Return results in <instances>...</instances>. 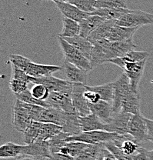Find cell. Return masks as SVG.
<instances>
[{"label":"cell","mask_w":153,"mask_h":160,"mask_svg":"<svg viewBox=\"0 0 153 160\" xmlns=\"http://www.w3.org/2000/svg\"><path fill=\"white\" fill-rule=\"evenodd\" d=\"M9 60L13 66L22 70L28 75L34 78L50 76L53 73L61 70L62 68L53 65H43L34 63L21 55H12Z\"/></svg>","instance_id":"6da1fadb"},{"label":"cell","mask_w":153,"mask_h":160,"mask_svg":"<svg viewBox=\"0 0 153 160\" xmlns=\"http://www.w3.org/2000/svg\"><path fill=\"white\" fill-rule=\"evenodd\" d=\"M147 59L140 62H127L124 61L120 57L109 60L108 62L112 63L121 68L125 74L130 80L131 87L133 89L138 90L139 83L142 77Z\"/></svg>","instance_id":"7a4b0ae2"},{"label":"cell","mask_w":153,"mask_h":160,"mask_svg":"<svg viewBox=\"0 0 153 160\" xmlns=\"http://www.w3.org/2000/svg\"><path fill=\"white\" fill-rule=\"evenodd\" d=\"M58 41H59L62 51L64 54L65 60L88 72L92 69L90 61L86 59L79 50L72 46L70 43L68 42L64 38H62L59 35L58 36Z\"/></svg>","instance_id":"3957f363"},{"label":"cell","mask_w":153,"mask_h":160,"mask_svg":"<svg viewBox=\"0 0 153 160\" xmlns=\"http://www.w3.org/2000/svg\"><path fill=\"white\" fill-rule=\"evenodd\" d=\"M120 136L116 132H109L102 130H96V131L82 132L77 136H69L66 139V142H82L86 144H102L107 142L114 141Z\"/></svg>","instance_id":"277c9868"},{"label":"cell","mask_w":153,"mask_h":160,"mask_svg":"<svg viewBox=\"0 0 153 160\" xmlns=\"http://www.w3.org/2000/svg\"><path fill=\"white\" fill-rule=\"evenodd\" d=\"M102 44L106 62L110 59L122 57L137 48L132 39L123 42H110L107 39H102Z\"/></svg>","instance_id":"5b68a950"},{"label":"cell","mask_w":153,"mask_h":160,"mask_svg":"<svg viewBox=\"0 0 153 160\" xmlns=\"http://www.w3.org/2000/svg\"><path fill=\"white\" fill-rule=\"evenodd\" d=\"M153 24V15L142 10H131L116 21V25L130 28Z\"/></svg>","instance_id":"8992f818"},{"label":"cell","mask_w":153,"mask_h":160,"mask_svg":"<svg viewBox=\"0 0 153 160\" xmlns=\"http://www.w3.org/2000/svg\"><path fill=\"white\" fill-rule=\"evenodd\" d=\"M128 134L137 142L139 144H142L148 142V128L146 117L142 113L132 115L128 129Z\"/></svg>","instance_id":"52a82bcc"},{"label":"cell","mask_w":153,"mask_h":160,"mask_svg":"<svg viewBox=\"0 0 153 160\" xmlns=\"http://www.w3.org/2000/svg\"><path fill=\"white\" fill-rule=\"evenodd\" d=\"M113 87H114V98L112 103L113 111L115 113L120 112L123 100L131 89L130 80L123 72L116 81L113 82Z\"/></svg>","instance_id":"ba28073f"},{"label":"cell","mask_w":153,"mask_h":160,"mask_svg":"<svg viewBox=\"0 0 153 160\" xmlns=\"http://www.w3.org/2000/svg\"><path fill=\"white\" fill-rule=\"evenodd\" d=\"M33 122L22 102L16 99L12 111V126L15 129L23 133Z\"/></svg>","instance_id":"9c48e42d"},{"label":"cell","mask_w":153,"mask_h":160,"mask_svg":"<svg viewBox=\"0 0 153 160\" xmlns=\"http://www.w3.org/2000/svg\"><path fill=\"white\" fill-rule=\"evenodd\" d=\"M87 90L86 85L82 83H73L72 92V100L75 109L79 116H86L91 114L89 103L84 96L85 92Z\"/></svg>","instance_id":"30bf717a"},{"label":"cell","mask_w":153,"mask_h":160,"mask_svg":"<svg viewBox=\"0 0 153 160\" xmlns=\"http://www.w3.org/2000/svg\"><path fill=\"white\" fill-rule=\"evenodd\" d=\"M32 84H42L49 90L50 92H64L72 95L73 89V83L68 80L60 79L52 76L33 78Z\"/></svg>","instance_id":"8fae6325"},{"label":"cell","mask_w":153,"mask_h":160,"mask_svg":"<svg viewBox=\"0 0 153 160\" xmlns=\"http://www.w3.org/2000/svg\"><path fill=\"white\" fill-rule=\"evenodd\" d=\"M46 102L50 105L51 107L61 109L69 113L77 112L72 104V95L70 94L52 92H50Z\"/></svg>","instance_id":"7c38bea8"},{"label":"cell","mask_w":153,"mask_h":160,"mask_svg":"<svg viewBox=\"0 0 153 160\" xmlns=\"http://www.w3.org/2000/svg\"><path fill=\"white\" fill-rule=\"evenodd\" d=\"M132 114L126 112L115 113L112 121L107 124L108 132H116L119 135L128 134L129 121H130Z\"/></svg>","instance_id":"4fadbf2b"},{"label":"cell","mask_w":153,"mask_h":160,"mask_svg":"<svg viewBox=\"0 0 153 160\" xmlns=\"http://www.w3.org/2000/svg\"><path fill=\"white\" fill-rule=\"evenodd\" d=\"M31 156L36 158H49L52 154L48 141H37L29 145H24L21 156Z\"/></svg>","instance_id":"5bb4252c"},{"label":"cell","mask_w":153,"mask_h":160,"mask_svg":"<svg viewBox=\"0 0 153 160\" xmlns=\"http://www.w3.org/2000/svg\"><path fill=\"white\" fill-rule=\"evenodd\" d=\"M62 69L68 81L72 83H82L86 85L88 79V71L75 66L72 63L65 60Z\"/></svg>","instance_id":"9a60e30c"},{"label":"cell","mask_w":153,"mask_h":160,"mask_svg":"<svg viewBox=\"0 0 153 160\" xmlns=\"http://www.w3.org/2000/svg\"><path fill=\"white\" fill-rule=\"evenodd\" d=\"M68 116H69V112H66L61 109L53 107L45 108L39 122L53 123L62 128L63 126L66 124Z\"/></svg>","instance_id":"2e32d148"},{"label":"cell","mask_w":153,"mask_h":160,"mask_svg":"<svg viewBox=\"0 0 153 160\" xmlns=\"http://www.w3.org/2000/svg\"><path fill=\"white\" fill-rule=\"evenodd\" d=\"M91 112L96 115L104 123L109 124L112 121L115 112L113 111L112 105L104 100H99L97 103H89Z\"/></svg>","instance_id":"e0dca14e"},{"label":"cell","mask_w":153,"mask_h":160,"mask_svg":"<svg viewBox=\"0 0 153 160\" xmlns=\"http://www.w3.org/2000/svg\"><path fill=\"white\" fill-rule=\"evenodd\" d=\"M121 112L136 115L141 113L140 111V96L138 90L131 87L129 93L126 95L122 103Z\"/></svg>","instance_id":"ac0fdd59"},{"label":"cell","mask_w":153,"mask_h":160,"mask_svg":"<svg viewBox=\"0 0 153 160\" xmlns=\"http://www.w3.org/2000/svg\"><path fill=\"white\" fill-rule=\"evenodd\" d=\"M56 6L59 11L61 12L62 14L63 15L64 17L69 18L75 21L80 22L83 19L87 18L88 16L90 15V13L85 12L79 9V8L76 7L74 5L71 4L69 2H56Z\"/></svg>","instance_id":"d6986e66"},{"label":"cell","mask_w":153,"mask_h":160,"mask_svg":"<svg viewBox=\"0 0 153 160\" xmlns=\"http://www.w3.org/2000/svg\"><path fill=\"white\" fill-rule=\"evenodd\" d=\"M79 122L82 132L96 131V130L108 132L107 124L103 122L102 120L93 113L82 117L79 116Z\"/></svg>","instance_id":"ffe728a7"},{"label":"cell","mask_w":153,"mask_h":160,"mask_svg":"<svg viewBox=\"0 0 153 160\" xmlns=\"http://www.w3.org/2000/svg\"><path fill=\"white\" fill-rule=\"evenodd\" d=\"M139 28H130L115 25L111 29L107 39L110 42H123L132 39Z\"/></svg>","instance_id":"44dd1931"},{"label":"cell","mask_w":153,"mask_h":160,"mask_svg":"<svg viewBox=\"0 0 153 160\" xmlns=\"http://www.w3.org/2000/svg\"><path fill=\"white\" fill-rule=\"evenodd\" d=\"M106 20H107L102 16H96V15H89L87 18L83 19L79 22L81 31L80 36L82 37L88 38L89 35L96 30Z\"/></svg>","instance_id":"7402d4cb"},{"label":"cell","mask_w":153,"mask_h":160,"mask_svg":"<svg viewBox=\"0 0 153 160\" xmlns=\"http://www.w3.org/2000/svg\"><path fill=\"white\" fill-rule=\"evenodd\" d=\"M63 38V37H62ZM72 46L76 48L81 53L90 61L93 49L92 43L88 39V38L82 37L81 36H76L72 38H64Z\"/></svg>","instance_id":"603a6c76"},{"label":"cell","mask_w":153,"mask_h":160,"mask_svg":"<svg viewBox=\"0 0 153 160\" xmlns=\"http://www.w3.org/2000/svg\"><path fill=\"white\" fill-rule=\"evenodd\" d=\"M116 19H107L102 22L99 27L96 30L92 32L89 36L88 37V39L93 44H95L97 42L100 40L107 39L111 29H112L113 26L116 24Z\"/></svg>","instance_id":"cb8c5ba5"},{"label":"cell","mask_w":153,"mask_h":160,"mask_svg":"<svg viewBox=\"0 0 153 160\" xmlns=\"http://www.w3.org/2000/svg\"><path fill=\"white\" fill-rule=\"evenodd\" d=\"M62 132V128L58 125L41 122L39 138L37 141H49Z\"/></svg>","instance_id":"d4e9b609"},{"label":"cell","mask_w":153,"mask_h":160,"mask_svg":"<svg viewBox=\"0 0 153 160\" xmlns=\"http://www.w3.org/2000/svg\"><path fill=\"white\" fill-rule=\"evenodd\" d=\"M63 28L59 36L63 38H72L80 36V25L79 22L69 18L63 16L62 18Z\"/></svg>","instance_id":"484cf974"},{"label":"cell","mask_w":153,"mask_h":160,"mask_svg":"<svg viewBox=\"0 0 153 160\" xmlns=\"http://www.w3.org/2000/svg\"><path fill=\"white\" fill-rule=\"evenodd\" d=\"M88 90L97 92L100 96L101 100L108 102L112 104L114 98V87L113 82H109L106 84L101 85V86H86Z\"/></svg>","instance_id":"4316f807"},{"label":"cell","mask_w":153,"mask_h":160,"mask_svg":"<svg viewBox=\"0 0 153 160\" xmlns=\"http://www.w3.org/2000/svg\"><path fill=\"white\" fill-rule=\"evenodd\" d=\"M22 145H18L9 142L0 147V157L2 159L19 157L22 154Z\"/></svg>","instance_id":"83f0119b"},{"label":"cell","mask_w":153,"mask_h":160,"mask_svg":"<svg viewBox=\"0 0 153 160\" xmlns=\"http://www.w3.org/2000/svg\"><path fill=\"white\" fill-rule=\"evenodd\" d=\"M130 11V9L124 8H114V9H96L91 15L102 16L106 19H119L126 13Z\"/></svg>","instance_id":"f1b7e54d"},{"label":"cell","mask_w":153,"mask_h":160,"mask_svg":"<svg viewBox=\"0 0 153 160\" xmlns=\"http://www.w3.org/2000/svg\"><path fill=\"white\" fill-rule=\"evenodd\" d=\"M104 144H89L75 160H97Z\"/></svg>","instance_id":"f546056e"},{"label":"cell","mask_w":153,"mask_h":160,"mask_svg":"<svg viewBox=\"0 0 153 160\" xmlns=\"http://www.w3.org/2000/svg\"><path fill=\"white\" fill-rule=\"evenodd\" d=\"M88 145L89 144L82 142H66L65 146L61 149L60 152L63 153V154L69 155V156H72L73 158H76L82 152L85 148L87 147Z\"/></svg>","instance_id":"4dcf8cb0"},{"label":"cell","mask_w":153,"mask_h":160,"mask_svg":"<svg viewBox=\"0 0 153 160\" xmlns=\"http://www.w3.org/2000/svg\"><path fill=\"white\" fill-rule=\"evenodd\" d=\"M41 122H33L22 133L23 140L26 145H29L36 142L38 140L40 129Z\"/></svg>","instance_id":"1f68e13d"},{"label":"cell","mask_w":153,"mask_h":160,"mask_svg":"<svg viewBox=\"0 0 153 160\" xmlns=\"http://www.w3.org/2000/svg\"><path fill=\"white\" fill-rule=\"evenodd\" d=\"M69 136L68 133L62 132L59 134L56 135L51 139H49V150H50L51 154H54V153L60 152L61 149H62L63 146L66 144V139Z\"/></svg>","instance_id":"d6a6232c"},{"label":"cell","mask_w":153,"mask_h":160,"mask_svg":"<svg viewBox=\"0 0 153 160\" xmlns=\"http://www.w3.org/2000/svg\"><path fill=\"white\" fill-rule=\"evenodd\" d=\"M17 99L21 100L22 102H24L26 103H29V104L32 105H37V106H42L44 108H51L50 105L46 101H43V100H39L36 99L34 96L32 95L31 91L29 89H26L23 92L19 93V94L16 95Z\"/></svg>","instance_id":"836d02e7"},{"label":"cell","mask_w":153,"mask_h":160,"mask_svg":"<svg viewBox=\"0 0 153 160\" xmlns=\"http://www.w3.org/2000/svg\"><path fill=\"white\" fill-rule=\"evenodd\" d=\"M96 9H114L124 8L128 9L125 0H96Z\"/></svg>","instance_id":"e575fe53"},{"label":"cell","mask_w":153,"mask_h":160,"mask_svg":"<svg viewBox=\"0 0 153 160\" xmlns=\"http://www.w3.org/2000/svg\"><path fill=\"white\" fill-rule=\"evenodd\" d=\"M96 0H70L69 3L74 5L85 12L92 13L96 10Z\"/></svg>","instance_id":"d590c367"},{"label":"cell","mask_w":153,"mask_h":160,"mask_svg":"<svg viewBox=\"0 0 153 160\" xmlns=\"http://www.w3.org/2000/svg\"><path fill=\"white\" fill-rule=\"evenodd\" d=\"M103 144H104L105 147L112 153L117 160H132V156H126L121 150L120 148L115 144L113 141L107 142L103 143Z\"/></svg>","instance_id":"8d00e7d4"},{"label":"cell","mask_w":153,"mask_h":160,"mask_svg":"<svg viewBox=\"0 0 153 160\" xmlns=\"http://www.w3.org/2000/svg\"><path fill=\"white\" fill-rule=\"evenodd\" d=\"M31 93L36 99L46 101L50 95V92L42 84H34L31 89Z\"/></svg>","instance_id":"74e56055"},{"label":"cell","mask_w":153,"mask_h":160,"mask_svg":"<svg viewBox=\"0 0 153 160\" xmlns=\"http://www.w3.org/2000/svg\"><path fill=\"white\" fill-rule=\"evenodd\" d=\"M28 85L29 83L26 82L13 77H11L9 83V88H10L11 91L14 93L15 96L28 89Z\"/></svg>","instance_id":"f35d334b"},{"label":"cell","mask_w":153,"mask_h":160,"mask_svg":"<svg viewBox=\"0 0 153 160\" xmlns=\"http://www.w3.org/2000/svg\"><path fill=\"white\" fill-rule=\"evenodd\" d=\"M22 102L25 108L27 109L28 112L30 115L32 119L34 122H39V119L41 117L42 113L44 111L45 108L42 107V106H37V105L29 104V103H26L24 102Z\"/></svg>","instance_id":"ab89813d"},{"label":"cell","mask_w":153,"mask_h":160,"mask_svg":"<svg viewBox=\"0 0 153 160\" xmlns=\"http://www.w3.org/2000/svg\"><path fill=\"white\" fill-rule=\"evenodd\" d=\"M84 96L89 103L91 104H94V103H97L99 100H101L100 96L98 94L97 92L93 91H90V90H86L84 93Z\"/></svg>","instance_id":"60d3db41"},{"label":"cell","mask_w":153,"mask_h":160,"mask_svg":"<svg viewBox=\"0 0 153 160\" xmlns=\"http://www.w3.org/2000/svg\"><path fill=\"white\" fill-rule=\"evenodd\" d=\"M97 160H117L114 156L106 147L102 148Z\"/></svg>","instance_id":"b9f144b4"},{"label":"cell","mask_w":153,"mask_h":160,"mask_svg":"<svg viewBox=\"0 0 153 160\" xmlns=\"http://www.w3.org/2000/svg\"><path fill=\"white\" fill-rule=\"evenodd\" d=\"M132 160H150L147 155V150L144 148H141L136 154L132 156Z\"/></svg>","instance_id":"7bdbcfd3"},{"label":"cell","mask_w":153,"mask_h":160,"mask_svg":"<svg viewBox=\"0 0 153 160\" xmlns=\"http://www.w3.org/2000/svg\"><path fill=\"white\" fill-rule=\"evenodd\" d=\"M48 160H75V158L69 155L63 154V153L58 152L52 154L51 157H49Z\"/></svg>","instance_id":"ee69618b"},{"label":"cell","mask_w":153,"mask_h":160,"mask_svg":"<svg viewBox=\"0 0 153 160\" xmlns=\"http://www.w3.org/2000/svg\"><path fill=\"white\" fill-rule=\"evenodd\" d=\"M148 128V141L153 142V120L146 118Z\"/></svg>","instance_id":"f6af8a7d"},{"label":"cell","mask_w":153,"mask_h":160,"mask_svg":"<svg viewBox=\"0 0 153 160\" xmlns=\"http://www.w3.org/2000/svg\"><path fill=\"white\" fill-rule=\"evenodd\" d=\"M147 155L150 160H153V149L151 150V151H148L147 150Z\"/></svg>","instance_id":"bcb514c9"},{"label":"cell","mask_w":153,"mask_h":160,"mask_svg":"<svg viewBox=\"0 0 153 160\" xmlns=\"http://www.w3.org/2000/svg\"><path fill=\"white\" fill-rule=\"evenodd\" d=\"M54 2H69L70 0H52Z\"/></svg>","instance_id":"7dc6e473"},{"label":"cell","mask_w":153,"mask_h":160,"mask_svg":"<svg viewBox=\"0 0 153 160\" xmlns=\"http://www.w3.org/2000/svg\"><path fill=\"white\" fill-rule=\"evenodd\" d=\"M16 160H19V159H16Z\"/></svg>","instance_id":"c3c4849f"}]
</instances>
